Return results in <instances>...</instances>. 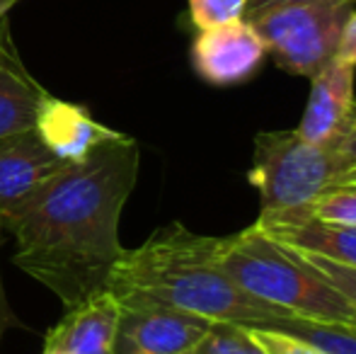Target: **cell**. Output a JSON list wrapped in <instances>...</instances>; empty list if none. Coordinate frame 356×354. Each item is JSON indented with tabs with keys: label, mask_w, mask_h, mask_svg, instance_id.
Returning a JSON list of instances; mask_svg holds the SVG:
<instances>
[{
	"label": "cell",
	"mask_w": 356,
	"mask_h": 354,
	"mask_svg": "<svg viewBox=\"0 0 356 354\" xmlns=\"http://www.w3.org/2000/svg\"><path fill=\"white\" fill-rule=\"evenodd\" d=\"M254 226L286 248L356 269V226L318 221L296 211L259 214Z\"/></svg>",
	"instance_id": "11"
},
{
	"label": "cell",
	"mask_w": 356,
	"mask_h": 354,
	"mask_svg": "<svg viewBox=\"0 0 356 354\" xmlns=\"http://www.w3.org/2000/svg\"><path fill=\"white\" fill-rule=\"evenodd\" d=\"M354 5L352 0H313L267 10L248 22H252L282 71L313 78L337 54Z\"/></svg>",
	"instance_id": "5"
},
{
	"label": "cell",
	"mask_w": 356,
	"mask_h": 354,
	"mask_svg": "<svg viewBox=\"0 0 356 354\" xmlns=\"http://www.w3.org/2000/svg\"><path fill=\"white\" fill-rule=\"evenodd\" d=\"M117 325L119 303L104 289L68 308L47 332L42 354H114Z\"/></svg>",
	"instance_id": "9"
},
{
	"label": "cell",
	"mask_w": 356,
	"mask_h": 354,
	"mask_svg": "<svg viewBox=\"0 0 356 354\" xmlns=\"http://www.w3.org/2000/svg\"><path fill=\"white\" fill-rule=\"evenodd\" d=\"M286 211L303 214V216L318 218V221H327V223L356 226V182H339L334 187L325 189L320 197H315L305 207L286 209Z\"/></svg>",
	"instance_id": "16"
},
{
	"label": "cell",
	"mask_w": 356,
	"mask_h": 354,
	"mask_svg": "<svg viewBox=\"0 0 356 354\" xmlns=\"http://www.w3.org/2000/svg\"><path fill=\"white\" fill-rule=\"evenodd\" d=\"M300 255H303L305 260L310 262V265L318 269L320 274H325V277H327L330 282H332L334 287H337L339 291H342L344 296H347L349 301H352L354 306H356V269L354 267L337 265V262H330V260H325V257L308 255V252H300Z\"/></svg>",
	"instance_id": "19"
},
{
	"label": "cell",
	"mask_w": 356,
	"mask_h": 354,
	"mask_svg": "<svg viewBox=\"0 0 356 354\" xmlns=\"http://www.w3.org/2000/svg\"><path fill=\"white\" fill-rule=\"evenodd\" d=\"M332 143H334V148H337L339 153H344L356 168V104H354V112H352V117H349L347 127L342 129V134H339Z\"/></svg>",
	"instance_id": "21"
},
{
	"label": "cell",
	"mask_w": 356,
	"mask_h": 354,
	"mask_svg": "<svg viewBox=\"0 0 356 354\" xmlns=\"http://www.w3.org/2000/svg\"><path fill=\"white\" fill-rule=\"evenodd\" d=\"M344 182H356V168H354L352 172H349V175H347V179H344Z\"/></svg>",
	"instance_id": "25"
},
{
	"label": "cell",
	"mask_w": 356,
	"mask_h": 354,
	"mask_svg": "<svg viewBox=\"0 0 356 354\" xmlns=\"http://www.w3.org/2000/svg\"><path fill=\"white\" fill-rule=\"evenodd\" d=\"M356 66L332 58L310 78V95L296 131L313 143H332L354 112Z\"/></svg>",
	"instance_id": "8"
},
{
	"label": "cell",
	"mask_w": 356,
	"mask_h": 354,
	"mask_svg": "<svg viewBox=\"0 0 356 354\" xmlns=\"http://www.w3.org/2000/svg\"><path fill=\"white\" fill-rule=\"evenodd\" d=\"M274 330L289 332L310 342L325 354H356V328L344 323L310 321V318L291 316L274 325Z\"/></svg>",
	"instance_id": "14"
},
{
	"label": "cell",
	"mask_w": 356,
	"mask_h": 354,
	"mask_svg": "<svg viewBox=\"0 0 356 354\" xmlns=\"http://www.w3.org/2000/svg\"><path fill=\"white\" fill-rule=\"evenodd\" d=\"M63 166L34 129L0 138V211L32 194Z\"/></svg>",
	"instance_id": "13"
},
{
	"label": "cell",
	"mask_w": 356,
	"mask_h": 354,
	"mask_svg": "<svg viewBox=\"0 0 356 354\" xmlns=\"http://www.w3.org/2000/svg\"><path fill=\"white\" fill-rule=\"evenodd\" d=\"M47 95L42 83L24 66L5 15L0 17V138L34 129Z\"/></svg>",
	"instance_id": "12"
},
{
	"label": "cell",
	"mask_w": 356,
	"mask_h": 354,
	"mask_svg": "<svg viewBox=\"0 0 356 354\" xmlns=\"http://www.w3.org/2000/svg\"><path fill=\"white\" fill-rule=\"evenodd\" d=\"M354 163L334 143L305 141L296 129L254 136L248 179L259 192V214L305 207L325 189L344 182Z\"/></svg>",
	"instance_id": "4"
},
{
	"label": "cell",
	"mask_w": 356,
	"mask_h": 354,
	"mask_svg": "<svg viewBox=\"0 0 356 354\" xmlns=\"http://www.w3.org/2000/svg\"><path fill=\"white\" fill-rule=\"evenodd\" d=\"M245 0H189V19L199 32L243 19Z\"/></svg>",
	"instance_id": "17"
},
{
	"label": "cell",
	"mask_w": 356,
	"mask_h": 354,
	"mask_svg": "<svg viewBox=\"0 0 356 354\" xmlns=\"http://www.w3.org/2000/svg\"><path fill=\"white\" fill-rule=\"evenodd\" d=\"M254 335V340L259 342V347L264 350V354H325L323 350H318L310 342L300 340L296 335L289 332L274 330V328H250Z\"/></svg>",
	"instance_id": "18"
},
{
	"label": "cell",
	"mask_w": 356,
	"mask_h": 354,
	"mask_svg": "<svg viewBox=\"0 0 356 354\" xmlns=\"http://www.w3.org/2000/svg\"><path fill=\"white\" fill-rule=\"evenodd\" d=\"M352 3H356V0H352Z\"/></svg>",
	"instance_id": "26"
},
{
	"label": "cell",
	"mask_w": 356,
	"mask_h": 354,
	"mask_svg": "<svg viewBox=\"0 0 356 354\" xmlns=\"http://www.w3.org/2000/svg\"><path fill=\"white\" fill-rule=\"evenodd\" d=\"M34 131L44 146L66 166L85 161L95 148L122 134L99 124L83 104L58 99L54 95H47L39 107Z\"/></svg>",
	"instance_id": "10"
},
{
	"label": "cell",
	"mask_w": 356,
	"mask_h": 354,
	"mask_svg": "<svg viewBox=\"0 0 356 354\" xmlns=\"http://www.w3.org/2000/svg\"><path fill=\"white\" fill-rule=\"evenodd\" d=\"M17 3L19 0H0V17H5V15H8Z\"/></svg>",
	"instance_id": "24"
},
{
	"label": "cell",
	"mask_w": 356,
	"mask_h": 354,
	"mask_svg": "<svg viewBox=\"0 0 356 354\" xmlns=\"http://www.w3.org/2000/svg\"><path fill=\"white\" fill-rule=\"evenodd\" d=\"M117 303H158L209 321L274 328L291 313L250 296L218 265V238L179 221L158 228L143 246L124 250L109 274Z\"/></svg>",
	"instance_id": "2"
},
{
	"label": "cell",
	"mask_w": 356,
	"mask_h": 354,
	"mask_svg": "<svg viewBox=\"0 0 356 354\" xmlns=\"http://www.w3.org/2000/svg\"><path fill=\"white\" fill-rule=\"evenodd\" d=\"M138 141L119 134L3 209L0 228L15 238V267L66 308L104 291L124 252L119 221L138 182Z\"/></svg>",
	"instance_id": "1"
},
{
	"label": "cell",
	"mask_w": 356,
	"mask_h": 354,
	"mask_svg": "<svg viewBox=\"0 0 356 354\" xmlns=\"http://www.w3.org/2000/svg\"><path fill=\"white\" fill-rule=\"evenodd\" d=\"M187 354H264L250 325L230 321H211L204 337Z\"/></svg>",
	"instance_id": "15"
},
{
	"label": "cell",
	"mask_w": 356,
	"mask_h": 354,
	"mask_svg": "<svg viewBox=\"0 0 356 354\" xmlns=\"http://www.w3.org/2000/svg\"><path fill=\"white\" fill-rule=\"evenodd\" d=\"M334 58L349 63V66H356V10L349 15L347 24H344V32H342V39H339Z\"/></svg>",
	"instance_id": "20"
},
{
	"label": "cell",
	"mask_w": 356,
	"mask_h": 354,
	"mask_svg": "<svg viewBox=\"0 0 356 354\" xmlns=\"http://www.w3.org/2000/svg\"><path fill=\"white\" fill-rule=\"evenodd\" d=\"M300 3H313V0H245L243 19H252L257 15L267 13V10L284 8V5H300Z\"/></svg>",
	"instance_id": "22"
},
{
	"label": "cell",
	"mask_w": 356,
	"mask_h": 354,
	"mask_svg": "<svg viewBox=\"0 0 356 354\" xmlns=\"http://www.w3.org/2000/svg\"><path fill=\"white\" fill-rule=\"evenodd\" d=\"M211 321L158 303H119L114 354H187Z\"/></svg>",
	"instance_id": "6"
},
{
	"label": "cell",
	"mask_w": 356,
	"mask_h": 354,
	"mask_svg": "<svg viewBox=\"0 0 356 354\" xmlns=\"http://www.w3.org/2000/svg\"><path fill=\"white\" fill-rule=\"evenodd\" d=\"M267 47L252 22L223 24L199 32L192 42V66L204 83L216 88L240 86L262 68Z\"/></svg>",
	"instance_id": "7"
},
{
	"label": "cell",
	"mask_w": 356,
	"mask_h": 354,
	"mask_svg": "<svg viewBox=\"0 0 356 354\" xmlns=\"http://www.w3.org/2000/svg\"><path fill=\"white\" fill-rule=\"evenodd\" d=\"M10 328H19V321L13 313V308H10L8 296H5V289H3V282H0V342H3V335L10 330Z\"/></svg>",
	"instance_id": "23"
},
{
	"label": "cell",
	"mask_w": 356,
	"mask_h": 354,
	"mask_svg": "<svg viewBox=\"0 0 356 354\" xmlns=\"http://www.w3.org/2000/svg\"><path fill=\"white\" fill-rule=\"evenodd\" d=\"M218 265L250 296L298 318L356 328V306L298 250L252 226L218 238Z\"/></svg>",
	"instance_id": "3"
}]
</instances>
